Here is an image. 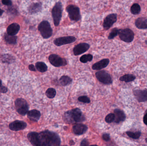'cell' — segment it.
<instances>
[{"label": "cell", "mask_w": 147, "mask_h": 146, "mask_svg": "<svg viewBox=\"0 0 147 146\" xmlns=\"http://www.w3.org/2000/svg\"><path fill=\"white\" fill-rule=\"evenodd\" d=\"M66 10L71 20L77 22L81 19V16L80 8L77 6L71 4L66 7Z\"/></svg>", "instance_id": "6"}, {"label": "cell", "mask_w": 147, "mask_h": 146, "mask_svg": "<svg viewBox=\"0 0 147 146\" xmlns=\"http://www.w3.org/2000/svg\"><path fill=\"white\" fill-rule=\"evenodd\" d=\"M76 38L73 36H66L56 38L54 40V44L57 46L72 43L76 41Z\"/></svg>", "instance_id": "10"}, {"label": "cell", "mask_w": 147, "mask_h": 146, "mask_svg": "<svg viewBox=\"0 0 147 146\" xmlns=\"http://www.w3.org/2000/svg\"><path fill=\"white\" fill-rule=\"evenodd\" d=\"M96 76L99 82L105 85H110L113 82L110 75L105 70L98 71L96 73Z\"/></svg>", "instance_id": "8"}, {"label": "cell", "mask_w": 147, "mask_h": 146, "mask_svg": "<svg viewBox=\"0 0 147 146\" xmlns=\"http://www.w3.org/2000/svg\"><path fill=\"white\" fill-rule=\"evenodd\" d=\"M102 138L104 140L106 141H109L110 140V135L109 134L105 133L103 135Z\"/></svg>", "instance_id": "34"}, {"label": "cell", "mask_w": 147, "mask_h": 146, "mask_svg": "<svg viewBox=\"0 0 147 146\" xmlns=\"http://www.w3.org/2000/svg\"><path fill=\"white\" fill-rule=\"evenodd\" d=\"M2 3L3 5L7 6H11L12 4V1L10 0H3Z\"/></svg>", "instance_id": "35"}, {"label": "cell", "mask_w": 147, "mask_h": 146, "mask_svg": "<svg viewBox=\"0 0 147 146\" xmlns=\"http://www.w3.org/2000/svg\"><path fill=\"white\" fill-rule=\"evenodd\" d=\"M5 41L9 44L14 45L16 43L17 37L15 36H10L8 34H5L4 36Z\"/></svg>", "instance_id": "24"}, {"label": "cell", "mask_w": 147, "mask_h": 146, "mask_svg": "<svg viewBox=\"0 0 147 146\" xmlns=\"http://www.w3.org/2000/svg\"><path fill=\"white\" fill-rule=\"evenodd\" d=\"M115 120V115L114 114L111 113L106 116L105 118V121L107 123H111L113 122Z\"/></svg>", "instance_id": "32"}, {"label": "cell", "mask_w": 147, "mask_h": 146, "mask_svg": "<svg viewBox=\"0 0 147 146\" xmlns=\"http://www.w3.org/2000/svg\"><path fill=\"white\" fill-rule=\"evenodd\" d=\"M93 59V56L91 54L83 55L80 58V61L82 63H86L87 62L91 61Z\"/></svg>", "instance_id": "28"}, {"label": "cell", "mask_w": 147, "mask_h": 146, "mask_svg": "<svg viewBox=\"0 0 147 146\" xmlns=\"http://www.w3.org/2000/svg\"><path fill=\"white\" fill-rule=\"evenodd\" d=\"M90 45L86 43H80L74 48L73 53L75 56L79 55L86 52L89 48Z\"/></svg>", "instance_id": "13"}, {"label": "cell", "mask_w": 147, "mask_h": 146, "mask_svg": "<svg viewBox=\"0 0 147 146\" xmlns=\"http://www.w3.org/2000/svg\"><path fill=\"white\" fill-rule=\"evenodd\" d=\"M57 94V92L54 88H49L46 92V95L47 97L50 99H53L55 97Z\"/></svg>", "instance_id": "29"}, {"label": "cell", "mask_w": 147, "mask_h": 146, "mask_svg": "<svg viewBox=\"0 0 147 146\" xmlns=\"http://www.w3.org/2000/svg\"><path fill=\"white\" fill-rule=\"evenodd\" d=\"M90 146H98L97 145H91Z\"/></svg>", "instance_id": "43"}, {"label": "cell", "mask_w": 147, "mask_h": 146, "mask_svg": "<svg viewBox=\"0 0 147 146\" xmlns=\"http://www.w3.org/2000/svg\"><path fill=\"white\" fill-rule=\"evenodd\" d=\"M27 127V124L23 121H14L9 125V127L10 130L13 131H18L25 129Z\"/></svg>", "instance_id": "12"}, {"label": "cell", "mask_w": 147, "mask_h": 146, "mask_svg": "<svg viewBox=\"0 0 147 146\" xmlns=\"http://www.w3.org/2000/svg\"><path fill=\"white\" fill-rule=\"evenodd\" d=\"M135 25L138 29H147V18L144 17L138 18L136 21Z\"/></svg>", "instance_id": "21"}, {"label": "cell", "mask_w": 147, "mask_h": 146, "mask_svg": "<svg viewBox=\"0 0 147 146\" xmlns=\"http://www.w3.org/2000/svg\"><path fill=\"white\" fill-rule=\"evenodd\" d=\"M78 100L79 102H82L84 103H89L90 102V98L86 96H82L79 97Z\"/></svg>", "instance_id": "33"}, {"label": "cell", "mask_w": 147, "mask_h": 146, "mask_svg": "<svg viewBox=\"0 0 147 146\" xmlns=\"http://www.w3.org/2000/svg\"><path fill=\"white\" fill-rule=\"evenodd\" d=\"M88 130V127L83 124H77L73 126L72 130L74 133L76 135H82Z\"/></svg>", "instance_id": "15"}, {"label": "cell", "mask_w": 147, "mask_h": 146, "mask_svg": "<svg viewBox=\"0 0 147 146\" xmlns=\"http://www.w3.org/2000/svg\"><path fill=\"white\" fill-rule=\"evenodd\" d=\"M15 105L17 112L20 115L25 116L28 111L29 106L25 99L22 98H18L15 102Z\"/></svg>", "instance_id": "5"}, {"label": "cell", "mask_w": 147, "mask_h": 146, "mask_svg": "<svg viewBox=\"0 0 147 146\" xmlns=\"http://www.w3.org/2000/svg\"><path fill=\"white\" fill-rule=\"evenodd\" d=\"M7 89L5 87L2 86L0 87V92H1L2 93H6V92H7Z\"/></svg>", "instance_id": "37"}, {"label": "cell", "mask_w": 147, "mask_h": 146, "mask_svg": "<svg viewBox=\"0 0 147 146\" xmlns=\"http://www.w3.org/2000/svg\"><path fill=\"white\" fill-rule=\"evenodd\" d=\"M80 146H89V143L87 140L84 139L81 143H80Z\"/></svg>", "instance_id": "36"}, {"label": "cell", "mask_w": 147, "mask_h": 146, "mask_svg": "<svg viewBox=\"0 0 147 146\" xmlns=\"http://www.w3.org/2000/svg\"><path fill=\"white\" fill-rule=\"evenodd\" d=\"M136 79V76L131 74H127L120 77V80L125 82H129L133 81Z\"/></svg>", "instance_id": "25"}, {"label": "cell", "mask_w": 147, "mask_h": 146, "mask_svg": "<svg viewBox=\"0 0 147 146\" xmlns=\"http://www.w3.org/2000/svg\"><path fill=\"white\" fill-rule=\"evenodd\" d=\"M59 81L60 85L63 86H66L71 84L72 79L67 75H63L59 79Z\"/></svg>", "instance_id": "22"}, {"label": "cell", "mask_w": 147, "mask_h": 146, "mask_svg": "<svg viewBox=\"0 0 147 146\" xmlns=\"http://www.w3.org/2000/svg\"><path fill=\"white\" fill-rule=\"evenodd\" d=\"M115 115V121L117 123H119L120 122L123 121L126 118L125 114L122 111L116 109L114 110Z\"/></svg>", "instance_id": "20"}, {"label": "cell", "mask_w": 147, "mask_h": 146, "mask_svg": "<svg viewBox=\"0 0 147 146\" xmlns=\"http://www.w3.org/2000/svg\"><path fill=\"white\" fill-rule=\"evenodd\" d=\"M2 86V82L1 81V80L0 79V87H1Z\"/></svg>", "instance_id": "42"}, {"label": "cell", "mask_w": 147, "mask_h": 146, "mask_svg": "<svg viewBox=\"0 0 147 146\" xmlns=\"http://www.w3.org/2000/svg\"><path fill=\"white\" fill-rule=\"evenodd\" d=\"M36 69L40 73H45L47 70V65L43 62H38L35 64Z\"/></svg>", "instance_id": "23"}, {"label": "cell", "mask_w": 147, "mask_h": 146, "mask_svg": "<svg viewBox=\"0 0 147 146\" xmlns=\"http://www.w3.org/2000/svg\"><path fill=\"white\" fill-rule=\"evenodd\" d=\"M20 25L17 23H12L7 28V33L10 36H15L20 30Z\"/></svg>", "instance_id": "18"}, {"label": "cell", "mask_w": 147, "mask_h": 146, "mask_svg": "<svg viewBox=\"0 0 147 146\" xmlns=\"http://www.w3.org/2000/svg\"><path fill=\"white\" fill-rule=\"evenodd\" d=\"M38 30L40 32L42 37L45 39H49L52 36L53 31L51 24L47 21H41L38 25Z\"/></svg>", "instance_id": "4"}, {"label": "cell", "mask_w": 147, "mask_h": 146, "mask_svg": "<svg viewBox=\"0 0 147 146\" xmlns=\"http://www.w3.org/2000/svg\"><path fill=\"white\" fill-rule=\"evenodd\" d=\"M143 122L145 124L147 125V113L144 116V118H143Z\"/></svg>", "instance_id": "39"}, {"label": "cell", "mask_w": 147, "mask_h": 146, "mask_svg": "<svg viewBox=\"0 0 147 146\" xmlns=\"http://www.w3.org/2000/svg\"><path fill=\"white\" fill-rule=\"evenodd\" d=\"M42 9V4L41 2L32 3L28 7V12L31 14L37 13L40 12Z\"/></svg>", "instance_id": "19"}, {"label": "cell", "mask_w": 147, "mask_h": 146, "mask_svg": "<svg viewBox=\"0 0 147 146\" xmlns=\"http://www.w3.org/2000/svg\"><path fill=\"white\" fill-rule=\"evenodd\" d=\"M135 97L139 102L147 101V89L136 90L134 91Z\"/></svg>", "instance_id": "14"}, {"label": "cell", "mask_w": 147, "mask_h": 146, "mask_svg": "<svg viewBox=\"0 0 147 146\" xmlns=\"http://www.w3.org/2000/svg\"><path fill=\"white\" fill-rule=\"evenodd\" d=\"M117 20V15L112 13L107 15L104 19L103 23V27L105 30H109L115 23Z\"/></svg>", "instance_id": "11"}, {"label": "cell", "mask_w": 147, "mask_h": 146, "mask_svg": "<svg viewBox=\"0 0 147 146\" xmlns=\"http://www.w3.org/2000/svg\"><path fill=\"white\" fill-rule=\"evenodd\" d=\"M3 12H4V11L0 8V16H1V15H2V14L3 13Z\"/></svg>", "instance_id": "41"}, {"label": "cell", "mask_w": 147, "mask_h": 146, "mask_svg": "<svg viewBox=\"0 0 147 146\" xmlns=\"http://www.w3.org/2000/svg\"><path fill=\"white\" fill-rule=\"evenodd\" d=\"M131 13L134 15H137L140 13L141 11V7L138 3L133 4L130 8Z\"/></svg>", "instance_id": "27"}, {"label": "cell", "mask_w": 147, "mask_h": 146, "mask_svg": "<svg viewBox=\"0 0 147 146\" xmlns=\"http://www.w3.org/2000/svg\"><path fill=\"white\" fill-rule=\"evenodd\" d=\"M118 35L121 40L126 43L132 42L134 38V33L129 28L119 29Z\"/></svg>", "instance_id": "7"}, {"label": "cell", "mask_w": 147, "mask_h": 146, "mask_svg": "<svg viewBox=\"0 0 147 146\" xmlns=\"http://www.w3.org/2000/svg\"><path fill=\"white\" fill-rule=\"evenodd\" d=\"M146 141L147 142V139H146Z\"/></svg>", "instance_id": "45"}, {"label": "cell", "mask_w": 147, "mask_h": 146, "mask_svg": "<svg viewBox=\"0 0 147 146\" xmlns=\"http://www.w3.org/2000/svg\"><path fill=\"white\" fill-rule=\"evenodd\" d=\"M119 29L117 28H114L111 30L110 33L109 34L108 39H113L115 37L118 35V33H119Z\"/></svg>", "instance_id": "30"}, {"label": "cell", "mask_w": 147, "mask_h": 146, "mask_svg": "<svg viewBox=\"0 0 147 146\" xmlns=\"http://www.w3.org/2000/svg\"><path fill=\"white\" fill-rule=\"evenodd\" d=\"M146 44L147 45V40H146Z\"/></svg>", "instance_id": "44"}, {"label": "cell", "mask_w": 147, "mask_h": 146, "mask_svg": "<svg viewBox=\"0 0 147 146\" xmlns=\"http://www.w3.org/2000/svg\"><path fill=\"white\" fill-rule=\"evenodd\" d=\"M63 119L68 124H74L84 121L86 118L81 111L78 108H75L65 112L64 114Z\"/></svg>", "instance_id": "2"}, {"label": "cell", "mask_w": 147, "mask_h": 146, "mask_svg": "<svg viewBox=\"0 0 147 146\" xmlns=\"http://www.w3.org/2000/svg\"><path fill=\"white\" fill-rule=\"evenodd\" d=\"M28 69L31 71H34L35 72L36 71V68L34 67V65L33 64H30L28 66Z\"/></svg>", "instance_id": "38"}, {"label": "cell", "mask_w": 147, "mask_h": 146, "mask_svg": "<svg viewBox=\"0 0 147 146\" xmlns=\"http://www.w3.org/2000/svg\"><path fill=\"white\" fill-rule=\"evenodd\" d=\"M27 114L28 119L33 122H38L41 116L40 112L36 109L29 111Z\"/></svg>", "instance_id": "17"}, {"label": "cell", "mask_w": 147, "mask_h": 146, "mask_svg": "<svg viewBox=\"0 0 147 146\" xmlns=\"http://www.w3.org/2000/svg\"><path fill=\"white\" fill-rule=\"evenodd\" d=\"M127 134L128 136H129L130 138L136 139H138L140 138L141 134V133L140 132H136V133L127 132Z\"/></svg>", "instance_id": "31"}, {"label": "cell", "mask_w": 147, "mask_h": 146, "mask_svg": "<svg viewBox=\"0 0 147 146\" xmlns=\"http://www.w3.org/2000/svg\"><path fill=\"white\" fill-rule=\"evenodd\" d=\"M66 146V145H64V146Z\"/></svg>", "instance_id": "46"}, {"label": "cell", "mask_w": 147, "mask_h": 146, "mask_svg": "<svg viewBox=\"0 0 147 146\" xmlns=\"http://www.w3.org/2000/svg\"><path fill=\"white\" fill-rule=\"evenodd\" d=\"M27 138L33 146H60L61 139L55 132L45 130L40 133L30 132Z\"/></svg>", "instance_id": "1"}, {"label": "cell", "mask_w": 147, "mask_h": 146, "mask_svg": "<svg viewBox=\"0 0 147 146\" xmlns=\"http://www.w3.org/2000/svg\"><path fill=\"white\" fill-rule=\"evenodd\" d=\"M69 144L70 145H74V141L73 140H71L70 141Z\"/></svg>", "instance_id": "40"}, {"label": "cell", "mask_w": 147, "mask_h": 146, "mask_svg": "<svg viewBox=\"0 0 147 146\" xmlns=\"http://www.w3.org/2000/svg\"><path fill=\"white\" fill-rule=\"evenodd\" d=\"M63 7L61 2H58L55 3L52 10V15L55 26H59L62 17Z\"/></svg>", "instance_id": "3"}, {"label": "cell", "mask_w": 147, "mask_h": 146, "mask_svg": "<svg viewBox=\"0 0 147 146\" xmlns=\"http://www.w3.org/2000/svg\"><path fill=\"white\" fill-rule=\"evenodd\" d=\"M48 59L50 63L53 66L57 67L65 66L67 64V60L65 58H62L58 55L56 54L50 55Z\"/></svg>", "instance_id": "9"}, {"label": "cell", "mask_w": 147, "mask_h": 146, "mask_svg": "<svg viewBox=\"0 0 147 146\" xmlns=\"http://www.w3.org/2000/svg\"><path fill=\"white\" fill-rule=\"evenodd\" d=\"M3 62L7 63H11L14 62L15 61V58L14 57L10 55H2L1 58Z\"/></svg>", "instance_id": "26"}, {"label": "cell", "mask_w": 147, "mask_h": 146, "mask_svg": "<svg viewBox=\"0 0 147 146\" xmlns=\"http://www.w3.org/2000/svg\"><path fill=\"white\" fill-rule=\"evenodd\" d=\"M110 61L108 58L101 60L94 63L92 66V69L94 70H99L106 67L109 63Z\"/></svg>", "instance_id": "16"}]
</instances>
